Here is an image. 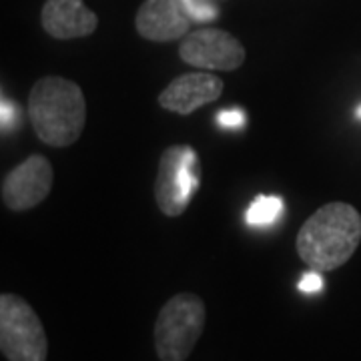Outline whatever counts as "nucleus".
<instances>
[{
	"label": "nucleus",
	"mask_w": 361,
	"mask_h": 361,
	"mask_svg": "<svg viewBox=\"0 0 361 361\" xmlns=\"http://www.w3.org/2000/svg\"><path fill=\"white\" fill-rule=\"evenodd\" d=\"M361 243V215L349 203L319 207L295 239L297 255L313 271L329 273L345 265Z\"/></svg>",
	"instance_id": "obj_1"
},
{
	"label": "nucleus",
	"mask_w": 361,
	"mask_h": 361,
	"mask_svg": "<svg viewBox=\"0 0 361 361\" xmlns=\"http://www.w3.org/2000/svg\"><path fill=\"white\" fill-rule=\"evenodd\" d=\"M28 118L40 141L51 147H71L87 125V101L77 82L44 77L30 89Z\"/></svg>",
	"instance_id": "obj_2"
},
{
	"label": "nucleus",
	"mask_w": 361,
	"mask_h": 361,
	"mask_svg": "<svg viewBox=\"0 0 361 361\" xmlns=\"http://www.w3.org/2000/svg\"><path fill=\"white\" fill-rule=\"evenodd\" d=\"M207 310L203 299L183 291L169 299L157 315L155 351L161 361H187L203 336Z\"/></svg>",
	"instance_id": "obj_3"
},
{
	"label": "nucleus",
	"mask_w": 361,
	"mask_h": 361,
	"mask_svg": "<svg viewBox=\"0 0 361 361\" xmlns=\"http://www.w3.org/2000/svg\"><path fill=\"white\" fill-rule=\"evenodd\" d=\"M0 351L6 361H47L44 325L23 297L0 295Z\"/></svg>",
	"instance_id": "obj_4"
},
{
	"label": "nucleus",
	"mask_w": 361,
	"mask_h": 361,
	"mask_svg": "<svg viewBox=\"0 0 361 361\" xmlns=\"http://www.w3.org/2000/svg\"><path fill=\"white\" fill-rule=\"evenodd\" d=\"M201 187V161L193 147L175 145L159 161L155 201L163 215L179 217Z\"/></svg>",
	"instance_id": "obj_5"
},
{
	"label": "nucleus",
	"mask_w": 361,
	"mask_h": 361,
	"mask_svg": "<svg viewBox=\"0 0 361 361\" xmlns=\"http://www.w3.org/2000/svg\"><path fill=\"white\" fill-rule=\"evenodd\" d=\"M179 56L183 63L211 73L237 71L245 63V47L227 30L201 28L183 39Z\"/></svg>",
	"instance_id": "obj_6"
},
{
	"label": "nucleus",
	"mask_w": 361,
	"mask_h": 361,
	"mask_svg": "<svg viewBox=\"0 0 361 361\" xmlns=\"http://www.w3.org/2000/svg\"><path fill=\"white\" fill-rule=\"evenodd\" d=\"M54 171L44 155H30L2 180V203L11 211H28L40 205L52 189Z\"/></svg>",
	"instance_id": "obj_7"
},
{
	"label": "nucleus",
	"mask_w": 361,
	"mask_h": 361,
	"mask_svg": "<svg viewBox=\"0 0 361 361\" xmlns=\"http://www.w3.org/2000/svg\"><path fill=\"white\" fill-rule=\"evenodd\" d=\"M223 94V80L211 71L187 73L171 80L159 94V104L180 116H189L197 109L215 103Z\"/></svg>",
	"instance_id": "obj_8"
},
{
	"label": "nucleus",
	"mask_w": 361,
	"mask_h": 361,
	"mask_svg": "<svg viewBox=\"0 0 361 361\" xmlns=\"http://www.w3.org/2000/svg\"><path fill=\"white\" fill-rule=\"evenodd\" d=\"M137 32L153 42H169L189 35L191 18L180 0H145L135 16Z\"/></svg>",
	"instance_id": "obj_9"
},
{
	"label": "nucleus",
	"mask_w": 361,
	"mask_h": 361,
	"mask_svg": "<svg viewBox=\"0 0 361 361\" xmlns=\"http://www.w3.org/2000/svg\"><path fill=\"white\" fill-rule=\"evenodd\" d=\"M40 23L51 37L68 40L92 35L99 26V16L82 0H47Z\"/></svg>",
	"instance_id": "obj_10"
},
{
	"label": "nucleus",
	"mask_w": 361,
	"mask_h": 361,
	"mask_svg": "<svg viewBox=\"0 0 361 361\" xmlns=\"http://www.w3.org/2000/svg\"><path fill=\"white\" fill-rule=\"evenodd\" d=\"M285 203L277 195H259L257 199L249 205L245 213V221L253 229H269L275 227L283 217Z\"/></svg>",
	"instance_id": "obj_11"
},
{
	"label": "nucleus",
	"mask_w": 361,
	"mask_h": 361,
	"mask_svg": "<svg viewBox=\"0 0 361 361\" xmlns=\"http://www.w3.org/2000/svg\"><path fill=\"white\" fill-rule=\"evenodd\" d=\"M180 4L187 16L191 18V23H211L219 14V11L207 0H180Z\"/></svg>",
	"instance_id": "obj_12"
},
{
	"label": "nucleus",
	"mask_w": 361,
	"mask_h": 361,
	"mask_svg": "<svg viewBox=\"0 0 361 361\" xmlns=\"http://www.w3.org/2000/svg\"><path fill=\"white\" fill-rule=\"evenodd\" d=\"M215 121L219 125L221 129H229V130H239L245 127L247 116L241 109H223L215 115Z\"/></svg>",
	"instance_id": "obj_13"
},
{
	"label": "nucleus",
	"mask_w": 361,
	"mask_h": 361,
	"mask_svg": "<svg viewBox=\"0 0 361 361\" xmlns=\"http://www.w3.org/2000/svg\"><path fill=\"white\" fill-rule=\"evenodd\" d=\"M20 121V111L18 106L11 101L2 97L0 103V123H2V133H11L16 127V123Z\"/></svg>",
	"instance_id": "obj_14"
},
{
	"label": "nucleus",
	"mask_w": 361,
	"mask_h": 361,
	"mask_svg": "<svg viewBox=\"0 0 361 361\" xmlns=\"http://www.w3.org/2000/svg\"><path fill=\"white\" fill-rule=\"evenodd\" d=\"M322 287H323L322 275H319V271H313V269H311V273H305V275H303V279H301V283H299V289H301V291H305V293H317Z\"/></svg>",
	"instance_id": "obj_15"
},
{
	"label": "nucleus",
	"mask_w": 361,
	"mask_h": 361,
	"mask_svg": "<svg viewBox=\"0 0 361 361\" xmlns=\"http://www.w3.org/2000/svg\"><path fill=\"white\" fill-rule=\"evenodd\" d=\"M355 116H357V118H361V104L357 106V109H355Z\"/></svg>",
	"instance_id": "obj_16"
}]
</instances>
